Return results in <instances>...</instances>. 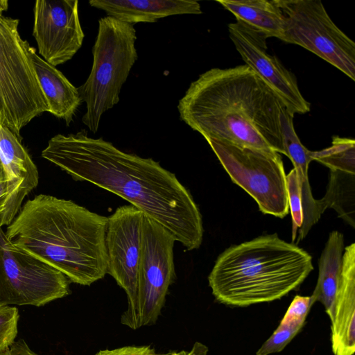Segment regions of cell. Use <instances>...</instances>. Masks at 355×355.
Listing matches in <instances>:
<instances>
[{
  "mask_svg": "<svg viewBox=\"0 0 355 355\" xmlns=\"http://www.w3.org/2000/svg\"><path fill=\"white\" fill-rule=\"evenodd\" d=\"M42 157L75 180L89 182L130 202L187 250L201 245L202 219L191 194L174 173L152 158L123 152L85 130L54 136Z\"/></svg>",
  "mask_w": 355,
  "mask_h": 355,
  "instance_id": "cell-1",
  "label": "cell"
},
{
  "mask_svg": "<svg viewBox=\"0 0 355 355\" xmlns=\"http://www.w3.org/2000/svg\"><path fill=\"white\" fill-rule=\"evenodd\" d=\"M284 107L245 64L201 73L178 105L180 119L206 140L284 155L280 116Z\"/></svg>",
  "mask_w": 355,
  "mask_h": 355,
  "instance_id": "cell-2",
  "label": "cell"
},
{
  "mask_svg": "<svg viewBox=\"0 0 355 355\" xmlns=\"http://www.w3.org/2000/svg\"><path fill=\"white\" fill-rule=\"evenodd\" d=\"M107 217L71 200L40 194L26 201L6 235L71 282L89 286L107 274Z\"/></svg>",
  "mask_w": 355,
  "mask_h": 355,
  "instance_id": "cell-3",
  "label": "cell"
},
{
  "mask_svg": "<svg viewBox=\"0 0 355 355\" xmlns=\"http://www.w3.org/2000/svg\"><path fill=\"white\" fill-rule=\"evenodd\" d=\"M313 270L311 256L277 234L233 245L208 276L219 302L243 307L279 300L298 288Z\"/></svg>",
  "mask_w": 355,
  "mask_h": 355,
  "instance_id": "cell-4",
  "label": "cell"
},
{
  "mask_svg": "<svg viewBox=\"0 0 355 355\" xmlns=\"http://www.w3.org/2000/svg\"><path fill=\"white\" fill-rule=\"evenodd\" d=\"M134 26L110 16L98 21L97 36L92 48L90 73L78 90L86 111L82 121L93 133L103 114L119 102V95L138 58Z\"/></svg>",
  "mask_w": 355,
  "mask_h": 355,
  "instance_id": "cell-5",
  "label": "cell"
},
{
  "mask_svg": "<svg viewBox=\"0 0 355 355\" xmlns=\"http://www.w3.org/2000/svg\"><path fill=\"white\" fill-rule=\"evenodd\" d=\"M18 25L17 19L0 17V124L21 139V128L49 105Z\"/></svg>",
  "mask_w": 355,
  "mask_h": 355,
  "instance_id": "cell-6",
  "label": "cell"
},
{
  "mask_svg": "<svg viewBox=\"0 0 355 355\" xmlns=\"http://www.w3.org/2000/svg\"><path fill=\"white\" fill-rule=\"evenodd\" d=\"M232 181L244 189L259 210L280 218L289 211L286 175L279 153L207 139Z\"/></svg>",
  "mask_w": 355,
  "mask_h": 355,
  "instance_id": "cell-7",
  "label": "cell"
},
{
  "mask_svg": "<svg viewBox=\"0 0 355 355\" xmlns=\"http://www.w3.org/2000/svg\"><path fill=\"white\" fill-rule=\"evenodd\" d=\"M284 12V42L300 46L355 80V43L320 0H276Z\"/></svg>",
  "mask_w": 355,
  "mask_h": 355,
  "instance_id": "cell-8",
  "label": "cell"
},
{
  "mask_svg": "<svg viewBox=\"0 0 355 355\" xmlns=\"http://www.w3.org/2000/svg\"><path fill=\"white\" fill-rule=\"evenodd\" d=\"M69 279L12 245L0 227V304L41 306L70 293Z\"/></svg>",
  "mask_w": 355,
  "mask_h": 355,
  "instance_id": "cell-9",
  "label": "cell"
},
{
  "mask_svg": "<svg viewBox=\"0 0 355 355\" xmlns=\"http://www.w3.org/2000/svg\"><path fill=\"white\" fill-rule=\"evenodd\" d=\"M173 235L144 214L135 329L157 320L175 277Z\"/></svg>",
  "mask_w": 355,
  "mask_h": 355,
  "instance_id": "cell-10",
  "label": "cell"
},
{
  "mask_svg": "<svg viewBox=\"0 0 355 355\" xmlns=\"http://www.w3.org/2000/svg\"><path fill=\"white\" fill-rule=\"evenodd\" d=\"M143 216L144 213L131 205L119 207L107 217L105 233L107 274L125 291L128 298V309L121 322L132 329L137 311Z\"/></svg>",
  "mask_w": 355,
  "mask_h": 355,
  "instance_id": "cell-11",
  "label": "cell"
},
{
  "mask_svg": "<svg viewBox=\"0 0 355 355\" xmlns=\"http://www.w3.org/2000/svg\"><path fill=\"white\" fill-rule=\"evenodd\" d=\"M229 37L245 64L253 70L275 92L292 115L310 111L295 76L268 52L266 38L241 21L227 26Z\"/></svg>",
  "mask_w": 355,
  "mask_h": 355,
  "instance_id": "cell-12",
  "label": "cell"
},
{
  "mask_svg": "<svg viewBox=\"0 0 355 355\" xmlns=\"http://www.w3.org/2000/svg\"><path fill=\"white\" fill-rule=\"evenodd\" d=\"M33 35L40 54L50 64L55 67L71 60L81 48L85 37L78 1H36Z\"/></svg>",
  "mask_w": 355,
  "mask_h": 355,
  "instance_id": "cell-13",
  "label": "cell"
},
{
  "mask_svg": "<svg viewBox=\"0 0 355 355\" xmlns=\"http://www.w3.org/2000/svg\"><path fill=\"white\" fill-rule=\"evenodd\" d=\"M331 320V343L334 355L355 352V243L345 248L339 283Z\"/></svg>",
  "mask_w": 355,
  "mask_h": 355,
  "instance_id": "cell-14",
  "label": "cell"
},
{
  "mask_svg": "<svg viewBox=\"0 0 355 355\" xmlns=\"http://www.w3.org/2000/svg\"><path fill=\"white\" fill-rule=\"evenodd\" d=\"M294 116L284 108L280 116L284 155L292 162L301 190L303 222L299 230L297 242L304 239L315 225L323 210L319 200L313 198L309 182L308 168L312 161L311 150L303 146L293 125Z\"/></svg>",
  "mask_w": 355,
  "mask_h": 355,
  "instance_id": "cell-15",
  "label": "cell"
},
{
  "mask_svg": "<svg viewBox=\"0 0 355 355\" xmlns=\"http://www.w3.org/2000/svg\"><path fill=\"white\" fill-rule=\"evenodd\" d=\"M92 7L105 11L107 16L134 26L154 23L177 15H199L200 4L193 0H91Z\"/></svg>",
  "mask_w": 355,
  "mask_h": 355,
  "instance_id": "cell-16",
  "label": "cell"
},
{
  "mask_svg": "<svg viewBox=\"0 0 355 355\" xmlns=\"http://www.w3.org/2000/svg\"><path fill=\"white\" fill-rule=\"evenodd\" d=\"M28 51L40 87L46 98L49 112L64 119L69 125L82 103L78 88L55 67L40 58L30 44Z\"/></svg>",
  "mask_w": 355,
  "mask_h": 355,
  "instance_id": "cell-17",
  "label": "cell"
},
{
  "mask_svg": "<svg viewBox=\"0 0 355 355\" xmlns=\"http://www.w3.org/2000/svg\"><path fill=\"white\" fill-rule=\"evenodd\" d=\"M225 9L267 39L284 42L286 20L276 0H217Z\"/></svg>",
  "mask_w": 355,
  "mask_h": 355,
  "instance_id": "cell-18",
  "label": "cell"
},
{
  "mask_svg": "<svg viewBox=\"0 0 355 355\" xmlns=\"http://www.w3.org/2000/svg\"><path fill=\"white\" fill-rule=\"evenodd\" d=\"M344 236L338 231L330 232L318 261V278L310 296L311 304H322L330 320L340 279L342 257L345 249Z\"/></svg>",
  "mask_w": 355,
  "mask_h": 355,
  "instance_id": "cell-19",
  "label": "cell"
},
{
  "mask_svg": "<svg viewBox=\"0 0 355 355\" xmlns=\"http://www.w3.org/2000/svg\"><path fill=\"white\" fill-rule=\"evenodd\" d=\"M0 155L12 178L24 180L31 191L38 184L36 166L19 139L10 130L0 124Z\"/></svg>",
  "mask_w": 355,
  "mask_h": 355,
  "instance_id": "cell-20",
  "label": "cell"
},
{
  "mask_svg": "<svg viewBox=\"0 0 355 355\" xmlns=\"http://www.w3.org/2000/svg\"><path fill=\"white\" fill-rule=\"evenodd\" d=\"M354 197L355 174L330 170L327 192L319 200L322 210L334 209L340 218L354 228Z\"/></svg>",
  "mask_w": 355,
  "mask_h": 355,
  "instance_id": "cell-21",
  "label": "cell"
},
{
  "mask_svg": "<svg viewBox=\"0 0 355 355\" xmlns=\"http://www.w3.org/2000/svg\"><path fill=\"white\" fill-rule=\"evenodd\" d=\"M311 158L330 170L355 174V140L334 136L331 146L318 151H311Z\"/></svg>",
  "mask_w": 355,
  "mask_h": 355,
  "instance_id": "cell-22",
  "label": "cell"
},
{
  "mask_svg": "<svg viewBox=\"0 0 355 355\" xmlns=\"http://www.w3.org/2000/svg\"><path fill=\"white\" fill-rule=\"evenodd\" d=\"M30 191L20 178L0 182V227L13 221Z\"/></svg>",
  "mask_w": 355,
  "mask_h": 355,
  "instance_id": "cell-23",
  "label": "cell"
},
{
  "mask_svg": "<svg viewBox=\"0 0 355 355\" xmlns=\"http://www.w3.org/2000/svg\"><path fill=\"white\" fill-rule=\"evenodd\" d=\"M286 187L289 209L292 216V241H294L297 229L303 222L301 190L296 171L293 168L286 175Z\"/></svg>",
  "mask_w": 355,
  "mask_h": 355,
  "instance_id": "cell-24",
  "label": "cell"
},
{
  "mask_svg": "<svg viewBox=\"0 0 355 355\" xmlns=\"http://www.w3.org/2000/svg\"><path fill=\"white\" fill-rule=\"evenodd\" d=\"M18 320L19 311L15 306L0 304V355L15 342Z\"/></svg>",
  "mask_w": 355,
  "mask_h": 355,
  "instance_id": "cell-25",
  "label": "cell"
},
{
  "mask_svg": "<svg viewBox=\"0 0 355 355\" xmlns=\"http://www.w3.org/2000/svg\"><path fill=\"white\" fill-rule=\"evenodd\" d=\"M300 330L279 324L273 334L257 350L256 355H269L282 351Z\"/></svg>",
  "mask_w": 355,
  "mask_h": 355,
  "instance_id": "cell-26",
  "label": "cell"
},
{
  "mask_svg": "<svg viewBox=\"0 0 355 355\" xmlns=\"http://www.w3.org/2000/svg\"><path fill=\"white\" fill-rule=\"evenodd\" d=\"M312 306L310 296L296 295L279 324L301 329Z\"/></svg>",
  "mask_w": 355,
  "mask_h": 355,
  "instance_id": "cell-27",
  "label": "cell"
},
{
  "mask_svg": "<svg viewBox=\"0 0 355 355\" xmlns=\"http://www.w3.org/2000/svg\"><path fill=\"white\" fill-rule=\"evenodd\" d=\"M1 355H39L30 349L24 340L14 342L12 345Z\"/></svg>",
  "mask_w": 355,
  "mask_h": 355,
  "instance_id": "cell-28",
  "label": "cell"
},
{
  "mask_svg": "<svg viewBox=\"0 0 355 355\" xmlns=\"http://www.w3.org/2000/svg\"><path fill=\"white\" fill-rule=\"evenodd\" d=\"M208 347L200 342H196L189 351L181 350L180 352H171L166 354H155V355H206Z\"/></svg>",
  "mask_w": 355,
  "mask_h": 355,
  "instance_id": "cell-29",
  "label": "cell"
},
{
  "mask_svg": "<svg viewBox=\"0 0 355 355\" xmlns=\"http://www.w3.org/2000/svg\"><path fill=\"white\" fill-rule=\"evenodd\" d=\"M8 171H7L2 158L0 155V182L8 181L12 180Z\"/></svg>",
  "mask_w": 355,
  "mask_h": 355,
  "instance_id": "cell-30",
  "label": "cell"
},
{
  "mask_svg": "<svg viewBox=\"0 0 355 355\" xmlns=\"http://www.w3.org/2000/svg\"><path fill=\"white\" fill-rule=\"evenodd\" d=\"M8 7V1L7 0H0V17L2 16L3 11L6 10Z\"/></svg>",
  "mask_w": 355,
  "mask_h": 355,
  "instance_id": "cell-31",
  "label": "cell"
}]
</instances>
